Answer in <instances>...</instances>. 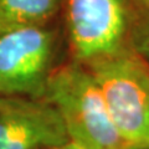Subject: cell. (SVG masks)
I'll list each match as a JSON object with an SVG mask.
<instances>
[{"label":"cell","instance_id":"6da1fadb","mask_svg":"<svg viewBox=\"0 0 149 149\" xmlns=\"http://www.w3.org/2000/svg\"><path fill=\"white\" fill-rule=\"evenodd\" d=\"M57 109L68 141L83 149H125L96 78L88 68L71 63L52 71L45 91Z\"/></svg>","mask_w":149,"mask_h":149},{"label":"cell","instance_id":"7a4b0ae2","mask_svg":"<svg viewBox=\"0 0 149 149\" xmlns=\"http://www.w3.org/2000/svg\"><path fill=\"white\" fill-rule=\"evenodd\" d=\"M87 66L127 148H149V63L124 47Z\"/></svg>","mask_w":149,"mask_h":149},{"label":"cell","instance_id":"3957f363","mask_svg":"<svg viewBox=\"0 0 149 149\" xmlns=\"http://www.w3.org/2000/svg\"><path fill=\"white\" fill-rule=\"evenodd\" d=\"M54 44L45 26L0 34V96L45 97Z\"/></svg>","mask_w":149,"mask_h":149},{"label":"cell","instance_id":"277c9868","mask_svg":"<svg viewBox=\"0 0 149 149\" xmlns=\"http://www.w3.org/2000/svg\"><path fill=\"white\" fill-rule=\"evenodd\" d=\"M72 52L90 65L124 49L128 32L125 0H66Z\"/></svg>","mask_w":149,"mask_h":149},{"label":"cell","instance_id":"5b68a950","mask_svg":"<svg viewBox=\"0 0 149 149\" xmlns=\"http://www.w3.org/2000/svg\"><path fill=\"white\" fill-rule=\"evenodd\" d=\"M67 142L62 119L47 100L0 96V149H54Z\"/></svg>","mask_w":149,"mask_h":149},{"label":"cell","instance_id":"8992f818","mask_svg":"<svg viewBox=\"0 0 149 149\" xmlns=\"http://www.w3.org/2000/svg\"><path fill=\"white\" fill-rule=\"evenodd\" d=\"M61 0H0V34L45 26L60 9Z\"/></svg>","mask_w":149,"mask_h":149},{"label":"cell","instance_id":"52a82bcc","mask_svg":"<svg viewBox=\"0 0 149 149\" xmlns=\"http://www.w3.org/2000/svg\"><path fill=\"white\" fill-rule=\"evenodd\" d=\"M133 46L134 51L149 63V19L133 31Z\"/></svg>","mask_w":149,"mask_h":149},{"label":"cell","instance_id":"ba28073f","mask_svg":"<svg viewBox=\"0 0 149 149\" xmlns=\"http://www.w3.org/2000/svg\"><path fill=\"white\" fill-rule=\"evenodd\" d=\"M54 149H83V148L76 146V144L72 143V142H67L66 144H63V146L56 147V148H54Z\"/></svg>","mask_w":149,"mask_h":149},{"label":"cell","instance_id":"9c48e42d","mask_svg":"<svg viewBox=\"0 0 149 149\" xmlns=\"http://www.w3.org/2000/svg\"><path fill=\"white\" fill-rule=\"evenodd\" d=\"M125 149H149V148H125Z\"/></svg>","mask_w":149,"mask_h":149},{"label":"cell","instance_id":"30bf717a","mask_svg":"<svg viewBox=\"0 0 149 149\" xmlns=\"http://www.w3.org/2000/svg\"><path fill=\"white\" fill-rule=\"evenodd\" d=\"M147 1H149V0H147Z\"/></svg>","mask_w":149,"mask_h":149}]
</instances>
